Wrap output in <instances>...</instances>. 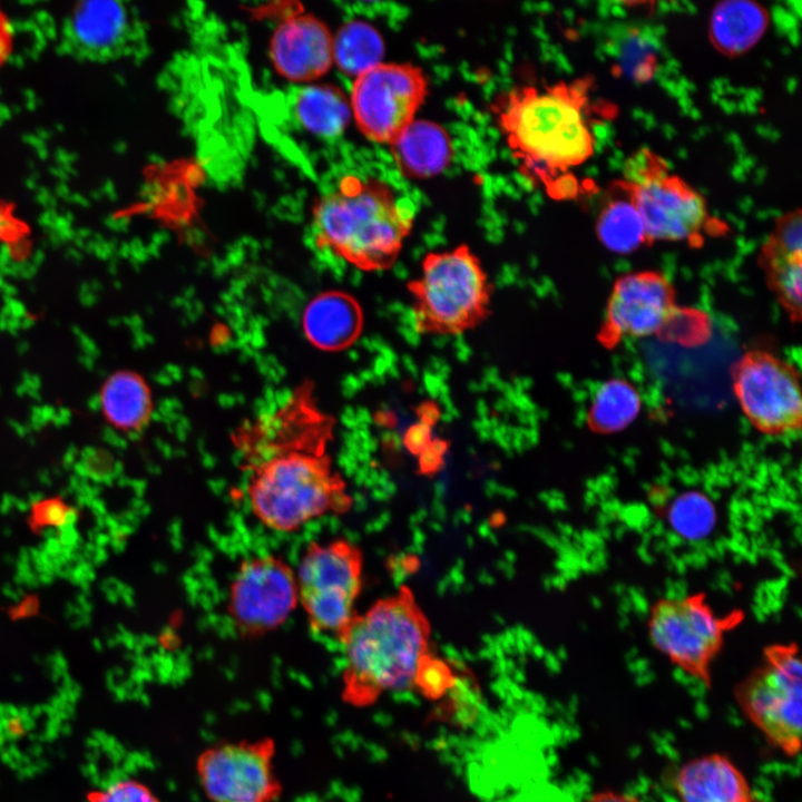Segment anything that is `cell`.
Returning a JSON list of instances; mask_svg holds the SVG:
<instances>
[{"mask_svg":"<svg viewBox=\"0 0 802 802\" xmlns=\"http://www.w3.org/2000/svg\"><path fill=\"white\" fill-rule=\"evenodd\" d=\"M331 437L332 420L319 407L312 383H301L237 428L232 440L246 497L263 526L293 532L350 509L352 499L329 453Z\"/></svg>","mask_w":802,"mask_h":802,"instance_id":"obj_1","label":"cell"},{"mask_svg":"<svg viewBox=\"0 0 802 802\" xmlns=\"http://www.w3.org/2000/svg\"><path fill=\"white\" fill-rule=\"evenodd\" d=\"M585 82L518 87L493 106L519 172L532 184L542 185L552 198L576 196L577 182L567 172L594 153L583 114Z\"/></svg>","mask_w":802,"mask_h":802,"instance_id":"obj_2","label":"cell"},{"mask_svg":"<svg viewBox=\"0 0 802 802\" xmlns=\"http://www.w3.org/2000/svg\"><path fill=\"white\" fill-rule=\"evenodd\" d=\"M429 623L407 587L355 615L338 637L344 652L343 701L362 707L383 692L413 687L429 654Z\"/></svg>","mask_w":802,"mask_h":802,"instance_id":"obj_3","label":"cell"},{"mask_svg":"<svg viewBox=\"0 0 802 802\" xmlns=\"http://www.w3.org/2000/svg\"><path fill=\"white\" fill-rule=\"evenodd\" d=\"M412 226V213L375 177H344L314 208L315 244L362 270L397 258Z\"/></svg>","mask_w":802,"mask_h":802,"instance_id":"obj_4","label":"cell"},{"mask_svg":"<svg viewBox=\"0 0 802 802\" xmlns=\"http://www.w3.org/2000/svg\"><path fill=\"white\" fill-rule=\"evenodd\" d=\"M741 609L718 614L703 591L662 597L649 608L651 644L674 666L710 687L711 668L726 635L744 619Z\"/></svg>","mask_w":802,"mask_h":802,"instance_id":"obj_5","label":"cell"},{"mask_svg":"<svg viewBox=\"0 0 802 802\" xmlns=\"http://www.w3.org/2000/svg\"><path fill=\"white\" fill-rule=\"evenodd\" d=\"M746 717L788 756L801 749L802 665L795 643L769 645L734 689Z\"/></svg>","mask_w":802,"mask_h":802,"instance_id":"obj_6","label":"cell"},{"mask_svg":"<svg viewBox=\"0 0 802 802\" xmlns=\"http://www.w3.org/2000/svg\"><path fill=\"white\" fill-rule=\"evenodd\" d=\"M411 290L421 324L441 333L475 325L489 302L487 276L466 245L429 254Z\"/></svg>","mask_w":802,"mask_h":802,"instance_id":"obj_7","label":"cell"},{"mask_svg":"<svg viewBox=\"0 0 802 802\" xmlns=\"http://www.w3.org/2000/svg\"><path fill=\"white\" fill-rule=\"evenodd\" d=\"M362 556L344 539L310 542L295 570L299 604L314 632L336 638L356 615L353 606L362 587Z\"/></svg>","mask_w":802,"mask_h":802,"instance_id":"obj_8","label":"cell"},{"mask_svg":"<svg viewBox=\"0 0 802 802\" xmlns=\"http://www.w3.org/2000/svg\"><path fill=\"white\" fill-rule=\"evenodd\" d=\"M272 737L222 740L196 756L195 773L209 802H276L283 784Z\"/></svg>","mask_w":802,"mask_h":802,"instance_id":"obj_9","label":"cell"},{"mask_svg":"<svg viewBox=\"0 0 802 802\" xmlns=\"http://www.w3.org/2000/svg\"><path fill=\"white\" fill-rule=\"evenodd\" d=\"M736 400L761 433L783 436L802 426L800 373L784 359L765 351L745 352L731 369Z\"/></svg>","mask_w":802,"mask_h":802,"instance_id":"obj_10","label":"cell"},{"mask_svg":"<svg viewBox=\"0 0 802 802\" xmlns=\"http://www.w3.org/2000/svg\"><path fill=\"white\" fill-rule=\"evenodd\" d=\"M427 91L428 80L419 67L380 62L355 77L351 111L365 137L390 145L414 120Z\"/></svg>","mask_w":802,"mask_h":802,"instance_id":"obj_11","label":"cell"},{"mask_svg":"<svg viewBox=\"0 0 802 802\" xmlns=\"http://www.w3.org/2000/svg\"><path fill=\"white\" fill-rule=\"evenodd\" d=\"M299 605L295 570L266 554L244 559L228 593L227 610L242 635L257 637L281 627Z\"/></svg>","mask_w":802,"mask_h":802,"instance_id":"obj_12","label":"cell"},{"mask_svg":"<svg viewBox=\"0 0 802 802\" xmlns=\"http://www.w3.org/2000/svg\"><path fill=\"white\" fill-rule=\"evenodd\" d=\"M639 178L623 184L637 208L647 241H691L708 218L705 200L682 178L671 175L665 164L645 151Z\"/></svg>","mask_w":802,"mask_h":802,"instance_id":"obj_13","label":"cell"},{"mask_svg":"<svg viewBox=\"0 0 802 802\" xmlns=\"http://www.w3.org/2000/svg\"><path fill=\"white\" fill-rule=\"evenodd\" d=\"M677 314L676 291L659 271L623 274L613 284L598 333L606 346L624 338H647L663 331Z\"/></svg>","mask_w":802,"mask_h":802,"instance_id":"obj_14","label":"cell"},{"mask_svg":"<svg viewBox=\"0 0 802 802\" xmlns=\"http://www.w3.org/2000/svg\"><path fill=\"white\" fill-rule=\"evenodd\" d=\"M133 18L125 3L109 0L75 4L62 23V47L70 56L90 62L119 57L133 36Z\"/></svg>","mask_w":802,"mask_h":802,"instance_id":"obj_15","label":"cell"},{"mask_svg":"<svg viewBox=\"0 0 802 802\" xmlns=\"http://www.w3.org/2000/svg\"><path fill=\"white\" fill-rule=\"evenodd\" d=\"M271 58L276 70L288 80L316 79L333 62V37L327 27L313 16L290 17L272 37Z\"/></svg>","mask_w":802,"mask_h":802,"instance_id":"obj_16","label":"cell"},{"mask_svg":"<svg viewBox=\"0 0 802 802\" xmlns=\"http://www.w3.org/2000/svg\"><path fill=\"white\" fill-rule=\"evenodd\" d=\"M674 785L681 802H753L746 777L722 754L688 761L678 770Z\"/></svg>","mask_w":802,"mask_h":802,"instance_id":"obj_17","label":"cell"},{"mask_svg":"<svg viewBox=\"0 0 802 802\" xmlns=\"http://www.w3.org/2000/svg\"><path fill=\"white\" fill-rule=\"evenodd\" d=\"M390 148L400 173L415 179L440 174L453 155L447 130L424 119H414L409 124L390 144Z\"/></svg>","mask_w":802,"mask_h":802,"instance_id":"obj_18","label":"cell"},{"mask_svg":"<svg viewBox=\"0 0 802 802\" xmlns=\"http://www.w3.org/2000/svg\"><path fill=\"white\" fill-rule=\"evenodd\" d=\"M363 325L362 310L349 294L323 293L307 305L303 315V329L315 346L338 351L351 345Z\"/></svg>","mask_w":802,"mask_h":802,"instance_id":"obj_19","label":"cell"},{"mask_svg":"<svg viewBox=\"0 0 802 802\" xmlns=\"http://www.w3.org/2000/svg\"><path fill=\"white\" fill-rule=\"evenodd\" d=\"M648 498L655 512L683 540H705L716 528V505L703 490L686 489L674 493L669 488L658 486L649 491Z\"/></svg>","mask_w":802,"mask_h":802,"instance_id":"obj_20","label":"cell"},{"mask_svg":"<svg viewBox=\"0 0 802 802\" xmlns=\"http://www.w3.org/2000/svg\"><path fill=\"white\" fill-rule=\"evenodd\" d=\"M767 25L769 13L761 4L750 0H727L713 8L708 37L720 53L733 58L754 47Z\"/></svg>","mask_w":802,"mask_h":802,"instance_id":"obj_21","label":"cell"},{"mask_svg":"<svg viewBox=\"0 0 802 802\" xmlns=\"http://www.w3.org/2000/svg\"><path fill=\"white\" fill-rule=\"evenodd\" d=\"M99 404L106 420L115 428L136 431L149 420L151 395L143 378L121 371L106 380L100 391Z\"/></svg>","mask_w":802,"mask_h":802,"instance_id":"obj_22","label":"cell"},{"mask_svg":"<svg viewBox=\"0 0 802 802\" xmlns=\"http://www.w3.org/2000/svg\"><path fill=\"white\" fill-rule=\"evenodd\" d=\"M766 283L793 322L802 311V250L766 239L759 254Z\"/></svg>","mask_w":802,"mask_h":802,"instance_id":"obj_23","label":"cell"},{"mask_svg":"<svg viewBox=\"0 0 802 802\" xmlns=\"http://www.w3.org/2000/svg\"><path fill=\"white\" fill-rule=\"evenodd\" d=\"M642 398L636 387L622 378L604 381L595 391L587 411V426L597 434H613L628 428L638 417Z\"/></svg>","mask_w":802,"mask_h":802,"instance_id":"obj_24","label":"cell"},{"mask_svg":"<svg viewBox=\"0 0 802 802\" xmlns=\"http://www.w3.org/2000/svg\"><path fill=\"white\" fill-rule=\"evenodd\" d=\"M295 114L310 133L323 137L341 134L351 117L350 101L332 85H312L299 91Z\"/></svg>","mask_w":802,"mask_h":802,"instance_id":"obj_25","label":"cell"},{"mask_svg":"<svg viewBox=\"0 0 802 802\" xmlns=\"http://www.w3.org/2000/svg\"><path fill=\"white\" fill-rule=\"evenodd\" d=\"M623 197L608 202L596 222L599 242L617 254H629L648 243L642 217L632 202L623 182Z\"/></svg>","mask_w":802,"mask_h":802,"instance_id":"obj_26","label":"cell"},{"mask_svg":"<svg viewBox=\"0 0 802 802\" xmlns=\"http://www.w3.org/2000/svg\"><path fill=\"white\" fill-rule=\"evenodd\" d=\"M383 53L381 35L362 20L344 23L333 38V61L349 76L358 77L380 63Z\"/></svg>","mask_w":802,"mask_h":802,"instance_id":"obj_27","label":"cell"},{"mask_svg":"<svg viewBox=\"0 0 802 802\" xmlns=\"http://www.w3.org/2000/svg\"><path fill=\"white\" fill-rule=\"evenodd\" d=\"M89 802H162L153 789L143 781L123 776L89 793Z\"/></svg>","mask_w":802,"mask_h":802,"instance_id":"obj_28","label":"cell"},{"mask_svg":"<svg viewBox=\"0 0 802 802\" xmlns=\"http://www.w3.org/2000/svg\"><path fill=\"white\" fill-rule=\"evenodd\" d=\"M456 684L451 668L442 659L428 654L417 672L414 686L429 698H439Z\"/></svg>","mask_w":802,"mask_h":802,"instance_id":"obj_29","label":"cell"},{"mask_svg":"<svg viewBox=\"0 0 802 802\" xmlns=\"http://www.w3.org/2000/svg\"><path fill=\"white\" fill-rule=\"evenodd\" d=\"M66 508L59 500L41 501L35 505L33 518L37 526L59 528L63 524Z\"/></svg>","mask_w":802,"mask_h":802,"instance_id":"obj_30","label":"cell"},{"mask_svg":"<svg viewBox=\"0 0 802 802\" xmlns=\"http://www.w3.org/2000/svg\"><path fill=\"white\" fill-rule=\"evenodd\" d=\"M431 431L428 423L421 422L411 426L404 434L403 442L409 451L419 454L431 442Z\"/></svg>","mask_w":802,"mask_h":802,"instance_id":"obj_31","label":"cell"},{"mask_svg":"<svg viewBox=\"0 0 802 802\" xmlns=\"http://www.w3.org/2000/svg\"><path fill=\"white\" fill-rule=\"evenodd\" d=\"M446 443L431 441L430 444L419 453L420 470L424 473L436 472L442 463Z\"/></svg>","mask_w":802,"mask_h":802,"instance_id":"obj_32","label":"cell"},{"mask_svg":"<svg viewBox=\"0 0 802 802\" xmlns=\"http://www.w3.org/2000/svg\"><path fill=\"white\" fill-rule=\"evenodd\" d=\"M21 224L8 206L0 204V242L10 241L21 232Z\"/></svg>","mask_w":802,"mask_h":802,"instance_id":"obj_33","label":"cell"},{"mask_svg":"<svg viewBox=\"0 0 802 802\" xmlns=\"http://www.w3.org/2000/svg\"><path fill=\"white\" fill-rule=\"evenodd\" d=\"M586 802H640L633 795L614 791L598 792L591 795Z\"/></svg>","mask_w":802,"mask_h":802,"instance_id":"obj_34","label":"cell"},{"mask_svg":"<svg viewBox=\"0 0 802 802\" xmlns=\"http://www.w3.org/2000/svg\"><path fill=\"white\" fill-rule=\"evenodd\" d=\"M10 31L7 19L0 12V65L7 59L10 51Z\"/></svg>","mask_w":802,"mask_h":802,"instance_id":"obj_35","label":"cell"},{"mask_svg":"<svg viewBox=\"0 0 802 802\" xmlns=\"http://www.w3.org/2000/svg\"><path fill=\"white\" fill-rule=\"evenodd\" d=\"M14 499L16 498L12 496L4 495L1 499L0 511L2 514H8L10 509L14 506Z\"/></svg>","mask_w":802,"mask_h":802,"instance_id":"obj_36","label":"cell"},{"mask_svg":"<svg viewBox=\"0 0 802 802\" xmlns=\"http://www.w3.org/2000/svg\"><path fill=\"white\" fill-rule=\"evenodd\" d=\"M78 514L74 508L66 509L63 524L61 526H74L77 520ZM60 526V527H61Z\"/></svg>","mask_w":802,"mask_h":802,"instance_id":"obj_37","label":"cell"},{"mask_svg":"<svg viewBox=\"0 0 802 802\" xmlns=\"http://www.w3.org/2000/svg\"><path fill=\"white\" fill-rule=\"evenodd\" d=\"M42 499H43V496L40 492H33V493H30L27 501L30 505H38L39 502L42 501Z\"/></svg>","mask_w":802,"mask_h":802,"instance_id":"obj_38","label":"cell"},{"mask_svg":"<svg viewBox=\"0 0 802 802\" xmlns=\"http://www.w3.org/2000/svg\"><path fill=\"white\" fill-rule=\"evenodd\" d=\"M29 502L22 499H14V506L19 511H26L29 508Z\"/></svg>","mask_w":802,"mask_h":802,"instance_id":"obj_39","label":"cell"}]
</instances>
